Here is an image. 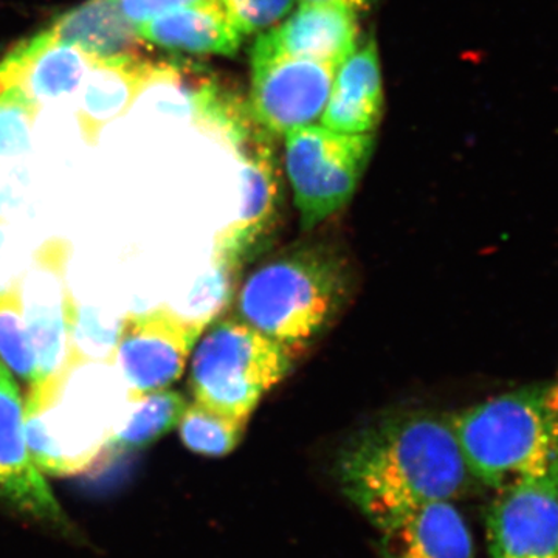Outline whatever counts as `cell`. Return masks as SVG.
Returning a JSON list of instances; mask_svg holds the SVG:
<instances>
[{
	"label": "cell",
	"instance_id": "cell-1",
	"mask_svg": "<svg viewBox=\"0 0 558 558\" xmlns=\"http://www.w3.org/2000/svg\"><path fill=\"white\" fill-rule=\"evenodd\" d=\"M344 495L380 532L469 490L472 473L451 417L402 411L381 417L348 440L337 459Z\"/></svg>",
	"mask_w": 558,
	"mask_h": 558
},
{
	"label": "cell",
	"instance_id": "cell-2",
	"mask_svg": "<svg viewBox=\"0 0 558 558\" xmlns=\"http://www.w3.org/2000/svg\"><path fill=\"white\" fill-rule=\"evenodd\" d=\"M348 259L326 244L286 250L260 264L238 293V319L295 362L328 330L351 292Z\"/></svg>",
	"mask_w": 558,
	"mask_h": 558
},
{
	"label": "cell",
	"instance_id": "cell-3",
	"mask_svg": "<svg viewBox=\"0 0 558 558\" xmlns=\"http://www.w3.org/2000/svg\"><path fill=\"white\" fill-rule=\"evenodd\" d=\"M548 389H515L451 417L473 480L502 490L557 461L558 413L550 409Z\"/></svg>",
	"mask_w": 558,
	"mask_h": 558
},
{
	"label": "cell",
	"instance_id": "cell-4",
	"mask_svg": "<svg viewBox=\"0 0 558 558\" xmlns=\"http://www.w3.org/2000/svg\"><path fill=\"white\" fill-rule=\"evenodd\" d=\"M293 359L241 319H222L202 336L191 359L194 402L248 422L260 399L284 380Z\"/></svg>",
	"mask_w": 558,
	"mask_h": 558
},
{
	"label": "cell",
	"instance_id": "cell-5",
	"mask_svg": "<svg viewBox=\"0 0 558 558\" xmlns=\"http://www.w3.org/2000/svg\"><path fill=\"white\" fill-rule=\"evenodd\" d=\"M65 260L68 247L60 241L50 242L39 248L31 270L22 277V311L38 363V380L28 391L24 411L57 405L65 380L78 366L73 349L76 304L65 284Z\"/></svg>",
	"mask_w": 558,
	"mask_h": 558
},
{
	"label": "cell",
	"instance_id": "cell-6",
	"mask_svg": "<svg viewBox=\"0 0 558 558\" xmlns=\"http://www.w3.org/2000/svg\"><path fill=\"white\" fill-rule=\"evenodd\" d=\"M374 145V134H341L314 124L286 134V171L301 229L314 230L347 207Z\"/></svg>",
	"mask_w": 558,
	"mask_h": 558
},
{
	"label": "cell",
	"instance_id": "cell-7",
	"mask_svg": "<svg viewBox=\"0 0 558 558\" xmlns=\"http://www.w3.org/2000/svg\"><path fill=\"white\" fill-rule=\"evenodd\" d=\"M337 65L290 57L256 39L248 112L270 135L310 126L328 102Z\"/></svg>",
	"mask_w": 558,
	"mask_h": 558
},
{
	"label": "cell",
	"instance_id": "cell-8",
	"mask_svg": "<svg viewBox=\"0 0 558 558\" xmlns=\"http://www.w3.org/2000/svg\"><path fill=\"white\" fill-rule=\"evenodd\" d=\"M209 319L211 317H186L168 307L124 318L119 329L117 355L130 402L180 379Z\"/></svg>",
	"mask_w": 558,
	"mask_h": 558
},
{
	"label": "cell",
	"instance_id": "cell-9",
	"mask_svg": "<svg viewBox=\"0 0 558 558\" xmlns=\"http://www.w3.org/2000/svg\"><path fill=\"white\" fill-rule=\"evenodd\" d=\"M486 524L490 558H558V459L502 488Z\"/></svg>",
	"mask_w": 558,
	"mask_h": 558
},
{
	"label": "cell",
	"instance_id": "cell-10",
	"mask_svg": "<svg viewBox=\"0 0 558 558\" xmlns=\"http://www.w3.org/2000/svg\"><path fill=\"white\" fill-rule=\"evenodd\" d=\"M270 134L248 150L242 170L244 201L240 216L216 238L215 260L223 274L240 270L269 244L281 222L282 178Z\"/></svg>",
	"mask_w": 558,
	"mask_h": 558
},
{
	"label": "cell",
	"instance_id": "cell-11",
	"mask_svg": "<svg viewBox=\"0 0 558 558\" xmlns=\"http://www.w3.org/2000/svg\"><path fill=\"white\" fill-rule=\"evenodd\" d=\"M0 499L33 519L65 523L28 450L20 388L7 369L0 374Z\"/></svg>",
	"mask_w": 558,
	"mask_h": 558
},
{
	"label": "cell",
	"instance_id": "cell-12",
	"mask_svg": "<svg viewBox=\"0 0 558 558\" xmlns=\"http://www.w3.org/2000/svg\"><path fill=\"white\" fill-rule=\"evenodd\" d=\"M259 38L290 57L339 68L359 49V14L336 3L303 2Z\"/></svg>",
	"mask_w": 558,
	"mask_h": 558
},
{
	"label": "cell",
	"instance_id": "cell-13",
	"mask_svg": "<svg viewBox=\"0 0 558 558\" xmlns=\"http://www.w3.org/2000/svg\"><path fill=\"white\" fill-rule=\"evenodd\" d=\"M90 65L86 53L60 43L46 28L0 61V75L38 106L72 95L83 84Z\"/></svg>",
	"mask_w": 558,
	"mask_h": 558
},
{
	"label": "cell",
	"instance_id": "cell-14",
	"mask_svg": "<svg viewBox=\"0 0 558 558\" xmlns=\"http://www.w3.org/2000/svg\"><path fill=\"white\" fill-rule=\"evenodd\" d=\"M379 47L371 38L341 62L319 121L341 134H373L384 117Z\"/></svg>",
	"mask_w": 558,
	"mask_h": 558
},
{
	"label": "cell",
	"instance_id": "cell-15",
	"mask_svg": "<svg viewBox=\"0 0 558 558\" xmlns=\"http://www.w3.org/2000/svg\"><path fill=\"white\" fill-rule=\"evenodd\" d=\"M140 39L161 49L233 57L241 49L234 27L220 0H199L138 25Z\"/></svg>",
	"mask_w": 558,
	"mask_h": 558
},
{
	"label": "cell",
	"instance_id": "cell-16",
	"mask_svg": "<svg viewBox=\"0 0 558 558\" xmlns=\"http://www.w3.org/2000/svg\"><path fill=\"white\" fill-rule=\"evenodd\" d=\"M49 28L60 43L76 47L92 62L121 64L142 58L143 40L117 0H89L62 14Z\"/></svg>",
	"mask_w": 558,
	"mask_h": 558
},
{
	"label": "cell",
	"instance_id": "cell-17",
	"mask_svg": "<svg viewBox=\"0 0 558 558\" xmlns=\"http://www.w3.org/2000/svg\"><path fill=\"white\" fill-rule=\"evenodd\" d=\"M384 558H476L472 532L451 501L433 502L381 532Z\"/></svg>",
	"mask_w": 558,
	"mask_h": 558
},
{
	"label": "cell",
	"instance_id": "cell-18",
	"mask_svg": "<svg viewBox=\"0 0 558 558\" xmlns=\"http://www.w3.org/2000/svg\"><path fill=\"white\" fill-rule=\"evenodd\" d=\"M156 73L157 69L143 58L121 64L92 62L90 73L83 81L81 102L83 128L87 137H95L101 124L120 116L130 105L137 87Z\"/></svg>",
	"mask_w": 558,
	"mask_h": 558
},
{
	"label": "cell",
	"instance_id": "cell-19",
	"mask_svg": "<svg viewBox=\"0 0 558 558\" xmlns=\"http://www.w3.org/2000/svg\"><path fill=\"white\" fill-rule=\"evenodd\" d=\"M135 409L128 414L110 438L109 449L121 451L146 449L172 428L178 427L185 413L183 396L178 391L149 392L134 400Z\"/></svg>",
	"mask_w": 558,
	"mask_h": 558
},
{
	"label": "cell",
	"instance_id": "cell-20",
	"mask_svg": "<svg viewBox=\"0 0 558 558\" xmlns=\"http://www.w3.org/2000/svg\"><path fill=\"white\" fill-rule=\"evenodd\" d=\"M247 422L220 414L201 403L186 405L179 435L186 449L207 458H223L240 446Z\"/></svg>",
	"mask_w": 558,
	"mask_h": 558
},
{
	"label": "cell",
	"instance_id": "cell-21",
	"mask_svg": "<svg viewBox=\"0 0 558 558\" xmlns=\"http://www.w3.org/2000/svg\"><path fill=\"white\" fill-rule=\"evenodd\" d=\"M0 359L28 385V391L35 387L38 363L25 326L21 293L0 299Z\"/></svg>",
	"mask_w": 558,
	"mask_h": 558
},
{
	"label": "cell",
	"instance_id": "cell-22",
	"mask_svg": "<svg viewBox=\"0 0 558 558\" xmlns=\"http://www.w3.org/2000/svg\"><path fill=\"white\" fill-rule=\"evenodd\" d=\"M36 108L20 87L0 75V165L31 153Z\"/></svg>",
	"mask_w": 558,
	"mask_h": 558
},
{
	"label": "cell",
	"instance_id": "cell-23",
	"mask_svg": "<svg viewBox=\"0 0 558 558\" xmlns=\"http://www.w3.org/2000/svg\"><path fill=\"white\" fill-rule=\"evenodd\" d=\"M242 36L270 31L284 20L295 0H220Z\"/></svg>",
	"mask_w": 558,
	"mask_h": 558
},
{
	"label": "cell",
	"instance_id": "cell-24",
	"mask_svg": "<svg viewBox=\"0 0 558 558\" xmlns=\"http://www.w3.org/2000/svg\"><path fill=\"white\" fill-rule=\"evenodd\" d=\"M117 2L126 20L137 28L138 25L145 24L154 17L183 9V7H189L199 0H117Z\"/></svg>",
	"mask_w": 558,
	"mask_h": 558
},
{
	"label": "cell",
	"instance_id": "cell-25",
	"mask_svg": "<svg viewBox=\"0 0 558 558\" xmlns=\"http://www.w3.org/2000/svg\"><path fill=\"white\" fill-rule=\"evenodd\" d=\"M22 277L11 259V248L5 231L0 229V299L21 293Z\"/></svg>",
	"mask_w": 558,
	"mask_h": 558
},
{
	"label": "cell",
	"instance_id": "cell-26",
	"mask_svg": "<svg viewBox=\"0 0 558 558\" xmlns=\"http://www.w3.org/2000/svg\"><path fill=\"white\" fill-rule=\"evenodd\" d=\"M301 2L336 3V5L347 7V9L355 11L360 16V14L368 13L376 0H301Z\"/></svg>",
	"mask_w": 558,
	"mask_h": 558
},
{
	"label": "cell",
	"instance_id": "cell-27",
	"mask_svg": "<svg viewBox=\"0 0 558 558\" xmlns=\"http://www.w3.org/2000/svg\"><path fill=\"white\" fill-rule=\"evenodd\" d=\"M548 402L550 409L556 410L558 413V380L554 385H549Z\"/></svg>",
	"mask_w": 558,
	"mask_h": 558
},
{
	"label": "cell",
	"instance_id": "cell-28",
	"mask_svg": "<svg viewBox=\"0 0 558 558\" xmlns=\"http://www.w3.org/2000/svg\"><path fill=\"white\" fill-rule=\"evenodd\" d=\"M5 369H7L5 366H3L2 363H0V374H2L3 371H5Z\"/></svg>",
	"mask_w": 558,
	"mask_h": 558
}]
</instances>
